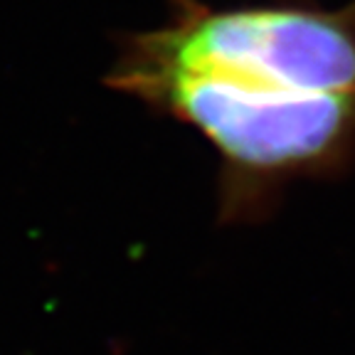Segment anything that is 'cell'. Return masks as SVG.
<instances>
[{
    "mask_svg": "<svg viewBox=\"0 0 355 355\" xmlns=\"http://www.w3.org/2000/svg\"><path fill=\"white\" fill-rule=\"evenodd\" d=\"M136 69L266 74L311 92L355 94V3L326 10L309 0L242 8L173 0L161 28L119 42L111 72Z\"/></svg>",
    "mask_w": 355,
    "mask_h": 355,
    "instance_id": "1",
    "label": "cell"
}]
</instances>
